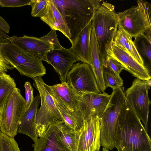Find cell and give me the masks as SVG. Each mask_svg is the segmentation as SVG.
Returning a JSON list of instances; mask_svg holds the SVG:
<instances>
[{"instance_id": "ffe728a7", "label": "cell", "mask_w": 151, "mask_h": 151, "mask_svg": "<svg viewBox=\"0 0 151 151\" xmlns=\"http://www.w3.org/2000/svg\"><path fill=\"white\" fill-rule=\"evenodd\" d=\"M92 29V21L78 35L71 47L81 62L90 65V42Z\"/></svg>"}, {"instance_id": "ba28073f", "label": "cell", "mask_w": 151, "mask_h": 151, "mask_svg": "<svg viewBox=\"0 0 151 151\" xmlns=\"http://www.w3.org/2000/svg\"><path fill=\"white\" fill-rule=\"evenodd\" d=\"M5 58L22 76L33 78L41 77L46 70L42 60L20 50L10 42L2 50Z\"/></svg>"}, {"instance_id": "d4e9b609", "label": "cell", "mask_w": 151, "mask_h": 151, "mask_svg": "<svg viewBox=\"0 0 151 151\" xmlns=\"http://www.w3.org/2000/svg\"><path fill=\"white\" fill-rule=\"evenodd\" d=\"M57 126L61 141L70 151H75L76 131L64 122H58Z\"/></svg>"}, {"instance_id": "7c38bea8", "label": "cell", "mask_w": 151, "mask_h": 151, "mask_svg": "<svg viewBox=\"0 0 151 151\" xmlns=\"http://www.w3.org/2000/svg\"><path fill=\"white\" fill-rule=\"evenodd\" d=\"M110 96L105 92L77 96V108L83 120L93 116L99 117L106 108Z\"/></svg>"}, {"instance_id": "277c9868", "label": "cell", "mask_w": 151, "mask_h": 151, "mask_svg": "<svg viewBox=\"0 0 151 151\" xmlns=\"http://www.w3.org/2000/svg\"><path fill=\"white\" fill-rule=\"evenodd\" d=\"M137 1V6L116 13L118 27L134 38L151 30V3L142 0Z\"/></svg>"}, {"instance_id": "484cf974", "label": "cell", "mask_w": 151, "mask_h": 151, "mask_svg": "<svg viewBox=\"0 0 151 151\" xmlns=\"http://www.w3.org/2000/svg\"><path fill=\"white\" fill-rule=\"evenodd\" d=\"M14 78L6 72L0 73V110L14 89L16 88Z\"/></svg>"}, {"instance_id": "5b68a950", "label": "cell", "mask_w": 151, "mask_h": 151, "mask_svg": "<svg viewBox=\"0 0 151 151\" xmlns=\"http://www.w3.org/2000/svg\"><path fill=\"white\" fill-rule=\"evenodd\" d=\"M124 87L113 91L109 101L102 114L99 117L101 125V145L112 150L114 147V132L116 123L125 99Z\"/></svg>"}, {"instance_id": "9a60e30c", "label": "cell", "mask_w": 151, "mask_h": 151, "mask_svg": "<svg viewBox=\"0 0 151 151\" xmlns=\"http://www.w3.org/2000/svg\"><path fill=\"white\" fill-rule=\"evenodd\" d=\"M10 43L35 57L45 61L47 53L52 47L39 38L24 35L10 37Z\"/></svg>"}, {"instance_id": "cb8c5ba5", "label": "cell", "mask_w": 151, "mask_h": 151, "mask_svg": "<svg viewBox=\"0 0 151 151\" xmlns=\"http://www.w3.org/2000/svg\"><path fill=\"white\" fill-rule=\"evenodd\" d=\"M54 99L63 118L65 123L76 131L79 129L82 126L84 120L78 109L74 111H70L66 109L55 100Z\"/></svg>"}, {"instance_id": "4316f807", "label": "cell", "mask_w": 151, "mask_h": 151, "mask_svg": "<svg viewBox=\"0 0 151 151\" xmlns=\"http://www.w3.org/2000/svg\"><path fill=\"white\" fill-rule=\"evenodd\" d=\"M103 70V79L106 88L110 87L114 91L122 87L123 81L120 76L115 74L104 63Z\"/></svg>"}, {"instance_id": "ac0fdd59", "label": "cell", "mask_w": 151, "mask_h": 151, "mask_svg": "<svg viewBox=\"0 0 151 151\" xmlns=\"http://www.w3.org/2000/svg\"><path fill=\"white\" fill-rule=\"evenodd\" d=\"M39 93L34 97L29 109L24 113L21 119L18 133L27 135L35 142L38 139L36 128L35 122L38 108L40 102Z\"/></svg>"}, {"instance_id": "d6a6232c", "label": "cell", "mask_w": 151, "mask_h": 151, "mask_svg": "<svg viewBox=\"0 0 151 151\" xmlns=\"http://www.w3.org/2000/svg\"><path fill=\"white\" fill-rule=\"evenodd\" d=\"M31 0H0L1 7H17L29 5Z\"/></svg>"}, {"instance_id": "30bf717a", "label": "cell", "mask_w": 151, "mask_h": 151, "mask_svg": "<svg viewBox=\"0 0 151 151\" xmlns=\"http://www.w3.org/2000/svg\"><path fill=\"white\" fill-rule=\"evenodd\" d=\"M66 82L77 96L101 93L90 65L81 62L73 65L67 74Z\"/></svg>"}, {"instance_id": "4fadbf2b", "label": "cell", "mask_w": 151, "mask_h": 151, "mask_svg": "<svg viewBox=\"0 0 151 151\" xmlns=\"http://www.w3.org/2000/svg\"><path fill=\"white\" fill-rule=\"evenodd\" d=\"M81 61L73 52L71 47H63L52 49L47 53L45 61L50 64L58 74L61 83L66 82L67 74L75 63Z\"/></svg>"}, {"instance_id": "44dd1931", "label": "cell", "mask_w": 151, "mask_h": 151, "mask_svg": "<svg viewBox=\"0 0 151 151\" xmlns=\"http://www.w3.org/2000/svg\"><path fill=\"white\" fill-rule=\"evenodd\" d=\"M100 55L95 32L92 29L91 36L90 65L101 92L105 93V87L103 79V65Z\"/></svg>"}, {"instance_id": "4dcf8cb0", "label": "cell", "mask_w": 151, "mask_h": 151, "mask_svg": "<svg viewBox=\"0 0 151 151\" xmlns=\"http://www.w3.org/2000/svg\"><path fill=\"white\" fill-rule=\"evenodd\" d=\"M39 38L49 45L52 49H59L62 47L59 42L55 30L51 29L47 35Z\"/></svg>"}, {"instance_id": "6da1fadb", "label": "cell", "mask_w": 151, "mask_h": 151, "mask_svg": "<svg viewBox=\"0 0 151 151\" xmlns=\"http://www.w3.org/2000/svg\"><path fill=\"white\" fill-rule=\"evenodd\" d=\"M114 137L118 151H151L150 137L126 98L116 123Z\"/></svg>"}, {"instance_id": "1f68e13d", "label": "cell", "mask_w": 151, "mask_h": 151, "mask_svg": "<svg viewBox=\"0 0 151 151\" xmlns=\"http://www.w3.org/2000/svg\"><path fill=\"white\" fill-rule=\"evenodd\" d=\"M104 63L115 74L119 76V74L124 68L122 65L117 60L113 57L107 55Z\"/></svg>"}, {"instance_id": "f546056e", "label": "cell", "mask_w": 151, "mask_h": 151, "mask_svg": "<svg viewBox=\"0 0 151 151\" xmlns=\"http://www.w3.org/2000/svg\"><path fill=\"white\" fill-rule=\"evenodd\" d=\"M48 0H31V16L40 17L46 8Z\"/></svg>"}, {"instance_id": "f1b7e54d", "label": "cell", "mask_w": 151, "mask_h": 151, "mask_svg": "<svg viewBox=\"0 0 151 151\" xmlns=\"http://www.w3.org/2000/svg\"><path fill=\"white\" fill-rule=\"evenodd\" d=\"M10 42L9 39L4 38L0 34V73L7 72L9 70L14 68L6 60L2 51L3 48Z\"/></svg>"}, {"instance_id": "8fae6325", "label": "cell", "mask_w": 151, "mask_h": 151, "mask_svg": "<svg viewBox=\"0 0 151 151\" xmlns=\"http://www.w3.org/2000/svg\"><path fill=\"white\" fill-rule=\"evenodd\" d=\"M101 129L98 116L84 120L82 127L76 131L75 151L100 150Z\"/></svg>"}, {"instance_id": "603a6c76", "label": "cell", "mask_w": 151, "mask_h": 151, "mask_svg": "<svg viewBox=\"0 0 151 151\" xmlns=\"http://www.w3.org/2000/svg\"><path fill=\"white\" fill-rule=\"evenodd\" d=\"M151 30L135 38L133 41L137 50L142 58L145 66L150 72L151 66Z\"/></svg>"}, {"instance_id": "2e32d148", "label": "cell", "mask_w": 151, "mask_h": 151, "mask_svg": "<svg viewBox=\"0 0 151 151\" xmlns=\"http://www.w3.org/2000/svg\"><path fill=\"white\" fill-rule=\"evenodd\" d=\"M58 121L51 124L44 134L32 145L33 151H70L60 139Z\"/></svg>"}, {"instance_id": "3957f363", "label": "cell", "mask_w": 151, "mask_h": 151, "mask_svg": "<svg viewBox=\"0 0 151 151\" xmlns=\"http://www.w3.org/2000/svg\"><path fill=\"white\" fill-rule=\"evenodd\" d=\"M92 24L101 58L104 63L107 52L113 44L118 27L114 6L103 1L96 11Z\"/></svg>"}, {"instance_id": "83f0119b", "label": "cell", "mask_w": 151, "mask_h": 151, "mask_svg": "<svg viewBox=\"0 0 151 151\" xmlns=\"http://www.w3.org/2000/svg\"><path fill=\"white\" fill-rule=\"evenodd\" d=\"M0 149L1 151H21L14 137L2 132L0 135Z\"/></svg>"}, {"instance_id": "8d00e7d4", "label": "cell", "mask_w": 151, "mask_h": 151, "mask_svg": "<svg viewBox=\"0 0 151 151\" xmlns=\"http://www.w3.org/2000/svg\"><path fill=\"white\" fill-rule=\"evenodd\" d=\"M1 131L0 130V135L1 134ZM0 151H1L0 149Z\"/></svg>"}, {"instance_id": "8992f818", "label": "cell", "mask_w": 151, "mask_h": 151, "mask_svg": "<svg viewBox=\"0 0 151 151\" xmlns=\"http://www.w3.org/2000/svg\"><path fill=\"white\" fill-rule=\"evenodd\" d=\"M32 78L34 81L33 85L39 92L41 102L35 122L37 134L40 137L44 134L51 124L58 121L64 122V120L42 77Z\"/></svg>"}, {"instance_id": "836d02e7", "label": "cell", "mask_w": 151, "mask_h": 151, "mask_svg": "<svg viewBox=\"0 0 151 151\" xmlns=\"http://www.w3.org/2000/svg\"><path fill=\"white\" fill-rule=\"evenodd\" d=\"M25 89L26 106L25 112L29 108L33 101L34 97L33 95V89L29 81L25 82L24 85Z\"/></svg>"}, {"instance_id": "52a82bcc", "label": "cell", "mask_w": 151, "mask_h": 151, "mask_svg": "<svg viewBox=\"0 0 151 151\" xmlns=\"http://www.w3.org/2000/svg\"><path fill=\"white\" fill-rule=\"evenodd\" d=\"M26 101L20 90L14 88L0 110V130L10 137L18 133L20 121L25 112Z\"/></svg>"}, {"instance_id": "7402d4cb", "label": "cell", "mask_w": 151, "mask_h": 151, "mask_svg": "<svg viewBox=\"0 0 151 151\" xmlns=\"http://www.w3.org/2000/svg\"><path fill=\"white\" fill-rule=\"evenodd\" d=\"M118 28L113 44L121 48L137 62L144 65L143 60L132 40V37L119 27H118Z\"/></svg>"}, {"instance_id": "d590c367", "label": "cell", "mask_w": 151, "mask_h": 151, "mask_svg": "<svg viewBox=\"0 0 151 151\" xmlns=\"http://www.w3.org/2000/svg\"><path fill=\"white\" fill-rule=\"evenodd\" d=\"M98 151H100L99 150ZM102 151H109V150L103 147Z\"/></svg>"}, {"instance_id": "d6986e66", "label": "cell", "mask_w": 151, "mask_h": 151, "mask_svg": "<svg viewBox=\"0 0 151 151\" xmlns=\"http://www.w3.org/2000/svg\"><path fill=\"white\" fill-rule=\"evenodd\" d=\"M46 86L53 98L66 109L74 111L77 109V96L67 82Z\"/></svg>"}, {"instance_id": "9c48e42d", "label": "cell", "mask_w": 151, "mask_h": 151, "mask_svg": "<svg viewBox=\"0 0 151 151\" xmlns=\"http://www.w3.org/2000/svg\"><path fill=\"white\" fill-rule=\"evenodd\" d=\"M151 86V79L142 81L138 78L133 81L131 86L125 91L126 99L148 131L149 108L151 102L148 96Z\"/></svg>"}, {"instance_id": "e0dca14e", "label": "cell", "mask_w": 151, "mask_h": 151, "mask_svg": "<svg viewBox=\"0 0 151 151\" xmlns=\"http://www.w3.org/2000/svg\"><path fill=\"white\" fill-rule=\"evenodd\" d=\"M40 18L51 29L60 31L70 40L69 30L63 15L52 0H48L46 8Z\"/></svg>"}, {"instance_id": "7a4b0ae2", "label": "cell", "mask_w": 151, "mask_h": 151, "mask_svg": "<svg viewBox=\"0 0 151 151\" xmlns=\"http://www.w3.org/2000/svg\"><path fill=\"white\" fill-rule=\"evenodd\" d=\"M63 15L69 30L72 44L78 35L92 21L103 1L52 0Z\"/></svg>"}, {"instance_id": "e575fe53", "label": "cell", "mask_w": 151, "mask_h": 151, "mask_svg": "<svg viewBox=\"0 0 151 151\" xmlns=\"http://www.w3.org/2000/svg\"><path fill=\"white\" fill-rule=\"evenodd\" d=\"M10 27L5 20L0 16V30L6 33H9Z\"/></svg>"}, {"instance_id": "5bb4252c", "label": "cell", "mask_w": 151, "mask_h": 151, "mask_svg": "<svg viewBox=\"0 0 151 151\" xmlns=\"http://www.w3.org/2000/svg\"><path fill=\"white\" fill-rule=\"evenodd\" d=\"M107 55L117 60L122 65L124 70L137 78L142 81L151 79L150 72L147 68L117 46L112 44L107 52Z\"/></svg>"}]
</instances>
